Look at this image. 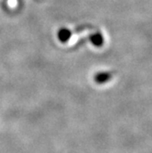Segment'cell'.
<instances>
[{"label":"cell","mask_w":152,"mask_h":153,"mask_svg":"<svg viewBox=\"0 0 152 153\" xmlns=\"http://www.w3.org/2000/svg\"><path fill=\"white\" fill-rule=\"evenodd\" d=\"M112 78V74L110 73H99L95 75L94 77V80L97 83H104V82H108L110 79Z\"/></svg>","instance_id":"6da1fadb"},{"label":"cell","mask_w":152,"mask_h":153,"mask_svg":"<svg viewBox=\"0 0 152 153\" xmlns=\"http://www.w3.org/2000/svg\"><path fill=\"white\" fill-rule=\"evenodd\" d=\"M71 36H72V32L67 29H62L58 32V38L62 42H66V41H68L71 39Z\"/></svg>","instance_id":"7a4b0ae2"},{"label":"cell","mask_w":152,"mask_h":153,"mask_svg":"<svg viewBox=\"0 0 152 153\" xmlns=\"http://www.w3.org/2000/svg\"><path fill=\"white\" fill-rule=\"evenodd\" d=\"M90 40L95 47H101L104 43L103 36L100 33H95V34L92 35L90 38Z\"/></svg>","instance_id":"3957f363"}]
</instances>
